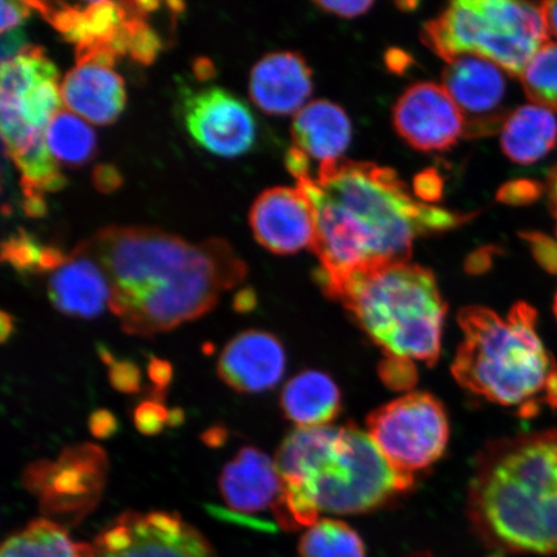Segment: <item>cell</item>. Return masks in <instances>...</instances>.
Instances as JSON below:
<instances>
[{
    "label": "cell",
    "instance_id": "1",
    "mask_svg": "<svg viewBox=\"0 0 557 557\" xmlns=\"http://www.w3.org/2000/svg\"><path fill=\"white\" fill-rule=\"evenodd\" d=\"M74 249L99 264L109 309L137 337L206 315L248 271L224 239L191 244L156 227H104Z\"/></svg>",
    "mask_w": 557,
    "mask_h": 557
},
{
    "label": "cell",
    "instance_id": "2",
    "mask_svg": "<svg viewBox=\"0 0 557 557\" xmlns=\"http://www.w3.org/2000/svg\"><path fill=\"white\" fill-rule=\"evenodd\" d=\"M315 214L312 250L324 292L360 271L409 262L420 236L462 225L468 215L416 200L393 170L350 160L323 163L297 180Z\"/></svg>",
    "mask_w": 557,
    "mask_h": 557
},
{
    "label": "cell",
    "instance_id": "3",
    "mask_svg": "<svg viewBox=\"0 0 557 557\" xmlns=\"http://www.w3.org/2000/svg\"><path fill=\"white\" fill-rule=\"evenodd\" d=\"M282 492L273 513L285 531L310 528L320 513L358 515L377 510L413 485L395 469L364 431L297 429L277 450Z\"/></svg>",
    "mask_w": 557,
    "mask_h": 557
},
{
    "label": "cell",
    "instance_id": "4",
    "mask_svg": "<svg viewBox=\"0 0 557 557\" xmlns=\"http://www.w3.org/2000/svg\"><path fill=\"white\" fill-rule=\"evenodd\" d=\"M469 515L487 545L557 553V430L491 444L473 473Z\"/></svg>",
    "mask_w": 557,
    "mask_h": 557
},
{
    "label": "cell",
    "instance_id": "5",
    "mask_svg": "<svg viewBox=\"0 0 557 557\" xmlns=\"http://www.w3.org/2000/svg\"><path fill=\"white\" fill-rule=\"evenodd\" d=\"M463 341L451 372L469 392L532 417L557 408V366L537 332V311L525 302L506 318L490 309L459 313Z\"/></svg>",
    "mask_w": 557,
    "mask_h": 557
},
{
    "label": "cell",
    "instance_id": "6",
    "mask_svg": "<svg viewBox=\"0 0 557 557\" xmlns=\"http://www.w3.org/2000/svg\"><path fill=\"white\" fill-rule=\"evenodd\" d=\"M325 294L351 312L387 358L436 363L447 305L430 270L386 264L355 273Z\"/></svg>",
    "mask_w": 557,
    "mask_h": 557
},
{
    "label": "cell",
    "instance_id": "7",
    "mask_svg": "<svg viewBox=\"0 0 557 557\" xmlns=\"http://www.w3.org/2000/svg\"><path fill=\"white\" fill-rule=\"evenodd\" d=\"M59 73L41 48L29 46L2 62L0 115L4 149L23 176L27 199L65 185L59 163L46 144V129L62 109Z\"/></svg>",
    "mask_w": 557,
    "mask_h": 557
},
{
    "label": "cell",
    "instance_id": "8",
    "mask_svg": "<svg viewBox=\"0 0 557 557\" xmlns=\"http://www.w3.org/2000/svg\"><path fill=\"white\" fill-rule=\"evenodd\" d=\"M548 32L542 5L511 0H459L424 26L423 41L445 62L475 54L521 75Z\"/></svg>",
    "mask_w": 557,
    "mask_h": 557
},
{
    "label": "cell",
    "instance_id": "9",
    "mask_svg": "<svg viewBox=\"0 0 557 557\" xmlns=\"http://www.w3.org/2000/svg\"><path fill=\"white\" fill-rule=\"evenodd\" d=\"M369 436L395 469L413 475L442 457L449 422L433 395L413 393L375 410L368 418Z\"/></svg>",
    "mask_w": 557,
    "mask_h": 557
},
{
    "label": "cell",
    "instance_id": "10",
    "mask_svg": "<svg viewBox=\"0 0 557 557\" xmlns=\"http://www.w3.org/2000/svg\"><path fill=\"white\" fill-rule=\"evenodd\" d=\"M108 470L102 448L78 444L62 451L55 461L32 463L24 471L23 484L39 498L47 519L59 524L62 520L78 522L99 505Z\"/></svg>",
    "mask_w": 557,
    "mask_h": 557
},
{
    "label": "cell",
    "instance_id": "11",
    "mask_svg": "<svg viewBox=\"0 0 557 557\" xmlns=\"http://www.w3.org/2000/svg\"><path fill=\"white\" fill-rule=\"evenodd\" d=\"M92 546L96 557H219L197 528L166 511L124 512Z\"/></svg>",
    "mask_w": 557,
    "mask_h": 557
},
{
    "label": "cell",
    "instance_id": "12",
    "mask_svg": "<svg viewBox=\"0 0 557 557\" xmlns=\"http://www.w3.org/2000/svg\"><path fill=\"white\" fill-rule=\"evenodd\" d=\"M183 110L187 132L212 154L233 158L252 149L256 138L252 111L226 89L191 90L184 97Z\"/></svg>",
    "mask_w": 557,
    "mask_h": 557
},
{
    "label": "cell",
    "instance_id": "13",
    "mask_svg": "<svg viewBox=\"0 0 557 557\" xmlns=\"http://www.w3.org/2000/svg\"><path fill=\"white\" fill-rule=\"evenodd\" d=\"M505 70L475 54H463L447 62L443 87L461 110L465 135L496 134L507 120Z\"/></svg>",
    "mask_w": 557,
    "mask_h": 557
},
{
    "label": "cell",
    "instance_id": "14",
    "mask_svg": "<svg viewBox=\"0 0 557 557\" xmlns=\"http://www.w3.org/2000/svg\"><path fill=\"white\" fill-rule=\"evenodd\" d=\"M394 125L421 151L448 150L465 135L461 110L448 90L435 83H418L403 94L394 108Z\"/></svg>",
    "mask_w": 557,
    "mask_h": 557
},
{
    "label": "cell",
    "instance_id": "15",
    "mask_svg": "<svg viewBox=\"0 0 557 557\" xmlns=\"http://www.w3.org/2000/svg\"><path fill=\"white\" fill-rule=\"evenodd\" d=\"M249 225L257 242L276 255L296 253L315 242V214L299 187L264 190L250 208Z\"/></svg>",
    "mask_w": 557,
    "mask_h": 557
},
{
    "label": "cell",
    "instance_id": "16",
    "mask_svg": "<svg viewBox=\"0 0 557 557\" xmlns=\"http://www.w3.org/2000/svg\"><path fill=\"white\" fill-rule=\"evenodd\" d=\"M113 66L114 62L108 60L76 59L60 86L64 107L88 123L115 122L124 109L125 88Z\"/></svg>",
    "mask_w": 557,
    "mask_h": 557
},
{
    "label": "cell",
    "instance_id": "17",
    "mask_svg": "<svg viewBox=\"0 0 557 557\" xmlns=\"http://www.w3.org/2000/svg\"><path fill=\"white\" fill-rule=\"evenodd\" d=\"M284 371L285 351L281 341L262 331L243 332L230 341L218 366L219 377L244 394L273 388Z\"/></svg>",
    "mask_w": 557,
    "mask_h": 557
},
{
    "label": "cell",
    "instance_id": "18",
    "mask_svg": "<svg viewBox=\"0 0 557 557\" xmlns=\"http://www.w3.org/2000/svg\"><path fill=\"white\" fill-rule=\"evenodd\" d=\"M312 88L311 69L295 52L267 54L250 73V99L270 115L298 113L306 107Z\"/></svg>",
    "mask_w": 557,
    "mask_h": 557
},
{
    "label": "cell",
    "instance_id": "19",
    "mask_svg": "<svg viewBox=\"0 0 557 557\" xmlns=\"http://www.w3.org/2000/svg\"><path fill=\"white\" fill-rule=\"evenodd\" d=\"M219 486L225 504L238 513H257L276 504L282 492L275 461L253 447L240 449L222 470Z\"/></svg>",
    "mask_w": 557,
    "mask_h": 557
},
{
    "label": "cell",
    "instance_id": "20",
    "mask_svg": "<svg viewBox=\"0 0 557 557\" xmlns=\"http://www.w3.org/2000/svg\"><path fill=\"white\" fill-rule=\"evenodd\" d=\"M47 288L54 308L67 317L94 319L109 306L107 276L90 257L75 249L50 273Z\"/></svg>",
    "mask_w": 557,
    "mask_h": 557
},
{
    "label": "cell",
    "instance_id": "21",
    "mask_svg": "<svg viewBox=\"0 0 557 557\" xmlns=\"http://www.w3.org/2000/svg\"><path fill=\"white\" fill-rule=\"evenodd\" d=\"M296 148L320 164L337 162L351 141V122L338 104L315 101L298 111L292 123Z\"/></svg>",
    "mask_w": 557,
    "mask_h": 557
},
{
    "label": "cell",
    "instance_id": "22",
    "mask_svg": "<svg viewBox=\"0 0 557 557\" xmlns=\"http://www.w3.org/2000/svg\"><path fill=\"white\" fill-rule=\"evenodd\" d=\"M281 407L299 429L325 428L341 410V393L330 375L306 371L283 388Z\"/></svg>",
    "mask_w": 557,
    "mask_h": 557
},
{
    "label": "cell",
    "instance_id": "23",
    "mask_svg": "<svg viewBox=\"0 0 557 557\" xmlns=\"http://www.w3.org/2000/svg\"><path fill=\"white\" fill-rule=\"evenodd\" d=\"M500 144L512 162L528 165L539 162L557 143L554 111L540 104H524L507 116Z\"/></svg>",
    "mask_w": 557,
    "mask_h": 557
},
{
    "label": "cell",
    "instance_id": "24",
    "mask_svg": "<svg viewBox=\"0 0 557 557\" xmlns=\"http://www.w3.org/2000/svg\"><path fill=\"white\" fill-rule=\"evenodd\" d=\"M0 557H96L92 545L75 542L65 527L37 519L5 540Z\"/></svg>",
    "mask_w": 557,
    "mask_h": 557
},
{
    "label": "cell",
    "instance_id": "25",
    "mask_svg": "<svg viewBox=\"0 0 557 557\" xmlns=\"http://www.w3.org/2000/svg\"><path fill=\"white\" fill-rule=\"evenodd\" d=\"M46 144L59 164L83 165L95 154L96 135L88 122L61 109L47 125Z\"/></svg>",
    "mask_w": 557,
    "mask_h": 557
},
{
    "label": "cell",
    "instance_id": "26",
    "mask_svg": "<svg viewBox=\"0 0 557 557\" xmlns=\"http://www.w3.org/2000/svg\"><path fill=\"white\" fill-rule=\"evenodd\" d=\"M299 557H367L360 535L345 521L320 519L302 534Z\"/></svg>",
    "mask_w": 557,
    "mask_h": 557
},
{
    "label": "cell",
    "instance_id": "27",
    "mask_svg": "<svg viewBox=\"0 0 557 557\" xmlns=\"http://www.w3.org/2000/svg\"><path fill=\"white\" fill-rule=\"evenodd\" d=\"M528 99L552 111L557 110V44H547L533 55L520 75Z\"/></svg>",
    "mask_w": 557,
    "mask_h": 557
},
{
    "label": "cell",
    "instance_id": "28",
    "mask_svg": "<svg viewBox=\"0 0 557 557\" xmlns=\"http://www.w3.org/2000/svg\"><path fill=\"white\" fill-rule=\"evenodd\" d=\"M2 257L21 274H50L67 255L58 248L41 246L30 236L20 233L4 242Z\"/></svg>",
    "mask_w": 557,
    "mask_h": 557
},
{
    "label": "cell",
    "instance_id": "29",
    "mask_svg": "<svg viewBox=\"0 0 557 557\" xmlns=\"http://www.w3.org/2000/svg\"><path fill=\"white\" fill-rule=\"evenodd\" d=\"M170 416L171 410L163 403L152 399L144 401L135 409V426L144 435H158L170 424Z\"/></svg>",
    "mask_w": 557,
    "mask_h": 557
},
{
    "label": "cell",
    "instance_id": "30",
    "mask_svg": "<svg viewBox=\"0 0 557 557\" xmlns=\"http://www.w3.org/2000/svg\"><path fill=\"white\" fill-rule=\"evenodd\" d=\"M108 366L109 381L116 392L136 394L141 389V371L135 361L114 358Z\"/></svg>",
    "mask_w": 557,
    "mask_h": 557
},
{
    "label": "cell",
    "instance_id": "31",
    "mask_svg": "<svg viewBox=\"0 0 557 557\" xmlns=\"http://www.w3.org/2000/svg\"><path fill=\"white\" fill-rule=\"evenodd\" d=\"M416 368L413 361L387 358L381 364V377L394 389H408L414 385Z\"/></svg>",
    "mask_w": 557,
    "mask_h": 557
},
{
    "label": "cell",
    "instance_id": "32",
    "mask_svg": "<svg viewBox=\"0 0 557 557\" xmlns=\"http://www.w3.org/2000/svg\"><path fill=\"white\" fill-rule=\"evenodd\" d=\"M543 194V186L533 180H515L500 187L498 200L508 206L533 203Z\"/></svg>",
    "mask_w": 557,
    "mask_h": 557
},
{
    "label": "cell",
    "instance_id": "33",
    "mask_svg": "<svg viewBox=\"0 0 557 557\" xmlns=\"http://www.w3.org/2000/svg\"><path fill=\"white\" fill-rule=\"evenodd\" d=\"M524 239L541 267L557 274V242L541 233H525Z\"/></svg>",
    "mask_w": 557,
    "mask_h": 557
},
{
    "label": "cell",
    "instance_id": "34",
    "mask_svg": "<svg viewBox=\"0 0 557 557\" xmlns=\"http://www.w3.org/2000/svg\"><path fill=\"white\" fill-rule=\"evenodd\" d=\"M148 374L151 381V399L163 403L166 388L173 379V368L170 361L152 357L148 367Z\"/></svg>",
    "mask_w": 557,
    "mask_h": 557
},
{
    "label": "cell",
    "instance_id": "35",
    "mask_svg": "<svg viewBox=\"0 0 557 557\" xmlns=\"http://www.w3.org/2000/svg\"><path fill=\"white\" fill-rule=\"evenodd\" d=\"M444 181L436 170H426L418 174L413 181V191L424 201H436L442 198Z\"/></svg>",
    "mask_w": 557,
    "mask_h": 557
},
{
    "label": "cell",
    "instance_id": "36",
    "mask_svg": "<svg viewBox=\"0 0 557 557\" xmlns=\"http://www.w3.org/2000/svg\"><path fill=\"white\" fill-rule=\"evenodd\" d=\"M32 5L29 2H5L2 0V26L3 33L18 29V26L29 17Z\"/></svg>",
    "mask_w": 557,
    "mask_h": 557
},
{
    "label": "cell",
    "instance_id": "37",
    "mask_svg": "<svg viewBox=\"0 0 557 557\" xmlns=\"http://www.w3.org/2000/svg\"><path fill=\"white\" fill-rule=\"evenodd\" d=\"M320 9L333 13L341 17L351 18L363 15L371 7L372 2L366 0H350V2H334V0H324L317 2Z\"/></svg>",
    "mask_w": 557,
    "mask_h": 557
},
{
    "label": "cell",
    "instance_id": "38",
    "mask_svg": "<svg viewBox=\"0 0 557 557\" xmlns=\"http://www.w3.org/2000/svg\"><path fill=\"white\" fill-rule=\"evenodd\" d=\"M88 426L95 437L109 438L116 434L120 423H117L114 413L109 412L107 409H100L90 414Z\"/></svg>",
    "mask_w": 557,
    "mask_h": 557
},
{
    "label": "cell",
    "instance_id": "39",
    "mask_svg": "<svg viewBox=\"0 0 557 557\" xmlns=\"http://www.w3.org/2000/svg\"><path fill=\"white\" fill-rule=\"evenodd\" d=\"M30 45L26 44L23 30L15 29L2 34V62L17 58Z\"/></svg>",
    "mask_w": 557,
    "mask_h": 557
},
{
    "label": "cell",
    "instance_id": "40",
    "mask_svg": "<svg viewBox=\"0 0 557 557\" xmlns=\"http://www.w3.org/2000/svg\"><path fill=\"white\" fill-rule=\"evenodd\" d=\"M287 166L296 180L310 176V158L297 148L288 151Z\"/></svg>",
    "mask_w": 557,
    "mask_h": 557
},
{
    "label": "cell",
    "instance_id": "41",
    "mask_svg": "<svg viewBox=\"0 0 557 557\" xmlns=\"http://www.w3.org/2000/svg\"><path fill=\"white\" fill-rule=\"evenodd\" d=\"M386 64L389 70L396 73H403L410 64H412V60H410L409 55L406 52H401L398 50L389 51L386 55Z\"/></svg>",
    "mask_w": 557,
    "mask_h": 557
},
{
    "label": "cell",
    "instance_id": "42",
    "mask_svg": "<svg viewBox=\"0 0 557 557\" xmlns=\"http://www.w3.org/2000/svg\"><path fill=\"white\" fill-rule=\"evenodd\" d=\"M541 5L547 32L557 38V0H554V2L541 3Z\"/></svg>",
    "mask_w": 557,
    "mask_h": 557
},
{
    "label": "cell",
    "instance_id": "43",
    "mask_svg": "<svg viewBox=\"0 0 557 557\" xmlns=\"http://www.w3.org/2000/svg\"><path fill=\"white\" fill-rule=\"evenodd\" d=\"M256 296L252 290H243L236 296L234 308L239 312H247L255 309Z\"/></svg>",
    "mask_w": 557,
    "mask_h": 557
},
{
    "label": "cell",
    "instance_id": "44",
    "mask_svg": "<svg viewBox=\"0 0 557 557\" xmlns=\"http://www.w3.org/2000/svg\"><path fill=\"white\" fill-rule=\"evenodd\" d=\"M227 431L222 428H212L203 435V441L208 447L218 448L226 442Z\"/></svg>",
    "mask_w": 557,
    "mask_h": 557
},
{
    "label": "cell",
    "instance_id": "45",
    "mask_svg": "<svg viewBox=\"0 0 557 557\" xmlns=\"http://www.w3.org/2000/svg\"><path fill=\"white\" fill-rule=\"evenodd\" d=\"M13 332H15V319L3 311L2 319H0V338H2L3 344L9 341Z\"/></svg>",
    "mask_w": 557,
    "mask_h": 557
},
{
    "label": "cell",
    "instance_id": "46",
    "mask_svg": "<svg viewBox=\"0 0 557 557\" xmlns=\"http://www.w3.org/2000/svg\"><path fill=\"white\" fill-rule=\"evenodd\" d=\"M492 256L487 252V249L479 250L475 255L470 257L468 262V268L473 271V273H478L480 264L482 263V269L486 268V263H490Z\"/></svg>",
    "mask_w": 557,
    "mask_h": 557
},
{
    "label": "cell",
    "instance_id": "47",
    "mask_svg": "<svg viewBox=\"0 0 557 557\" xmlns=\"http://www.w3.org/2000/svg\"><path fill=\"white\" fill-rule=\"evenodd\" d=\"M547 191H548L549 206H552V211L557 221V166L554 170V172L552 173V176H549ZM556 234H557V230H556Z\"/></svg>",
    "mask_w": 557,
    "mask_h": 557
},
{
    "label": "cell",
    "instance_id": "48",
    "mask_svg": "<svg viewBox=\"0 0 557 557\" xmlns=\"http://www.w3.org/2000/svg\"><path fill=\"white\" fill-rule=\"evenodd\" d=\"M113 174H114V171L111 170L109 173L104 174V180H109L110 177L111 178L117 177V176H113ZM97 186H103V190H104V187H107L108 184L104 183V181H102V183L100 185H97Z\"/></svg>",
    "mask_w": 557,
    "mask_h": 557
},
{
    "label": "cell",
    "instance_id": "49",
    "mask_svg": "<svg viewBox=\"0 0 557 557\" xmlns=\"http://www.w3.org/2000/svg\"><path fill=\"white\" fill-rule=\"evenodd\" d=\"M555 313H556V318H557V294H556V298H555Z\"/></svg>",
    "mask_w": 557,
    "mask_h": 557
},
{
    "label": "cell",
    "instance_id": "50",
    "mask_svg": "<svg viewBox=\"0 0 557 557\" xmlns=\"http://www.w3.org/2000/svg\"><path fill=\"white\" fill-rule=\"evenodd\" d=\"M414 557H431V556H429V555H426V554H421V555H417V556H414Z\"/></svg>",
    "mask_w": 557,
    "mask_h": 557
}]
</instances>
